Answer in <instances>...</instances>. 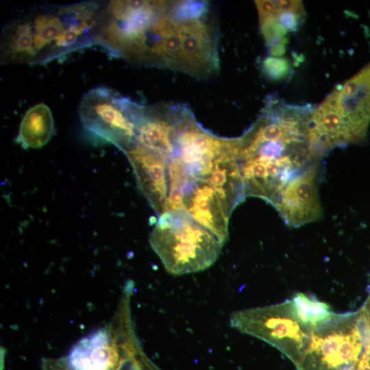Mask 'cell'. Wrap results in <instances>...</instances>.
Listing matches in <instances>:
<instances>
[{
    "label": "cell",
    "instance_id": "1",
    "mask_svg": "<svg viewBox=\"0 0 370 370\" xmlns=\"http://www.w3.org/2000/svg\"><path fill=\"white\" fill-rule=\"evenodd\" d=\"M308 114L295 110L266 111L240 138L238 160L248 196L268 203L321 158L307 138Z\"/></svg>",
    "mask_w": 370,
    "mask_h": 370
},
{
    "label": "cell",
    "instance_id": "2",
    "mask_svg": "<svg viewBox=\"0 0 370 370\" xmlns=\"http://www.w3.org/2000/svg\"><path fill=\"white\" fill-rule=\"evenodd\" d=\"M101 2L35 5L4 26L1 62L37 65L96 45Z\"/></svg>",
    "mask_w": 370,
    "mask_h": 370
},
{
    "label": "cell",
    "instance_id": "3",
    "mask_svg": "<svg viewBox=\"0 0 370 370\" xmlns=\"http://www.w3.org/2000/svg\"><path fill=\"white\" fill-rule=\"evenodd\" d=\"M178 27L169 1H116L105 18L101 45L128 62L162 67L164 42Z\"/></svg>",
    "mask_w": 370,
    "mask_h": 370
},
{
    "label": "cell",
    "instance_id": "4",
    "mask_svg": "<svg viewBox=\"0 0 370 370\" xmlns=\"http://www.w3.org/2000/svg\"><path fill=\"white\" fill-rule=\"evenodd\" d=\"M293 363L297 370H370V319L364 308L335 312L310 328Z\"/></svg>",
    "mask_w": 370,
    "mask_h": 370
},
{
    "label": "cell",
    "instance_id": "5",
    "mask_svg": "<svg viewBox=\"0 0 370 370\" xmlns=\"http://www.w3.org/2000/svg\"><path fill=\"white\" fill-rule=\"evenodd\" d=\"M149 242L165 269L173 275L203 271L217 259L222 243L184 210L158 217Z\"/></svg>",
    "mask_w": 370,
    "mask_h": 370
},
{
    "label": "cell",
    "instance_id": "6",
    "mask_svg": "<svg viewBox=\"0 0 370 370\" xmlns=\"http://www.w3.org/2000/svg\"><path fill=\"white\" fill-rule=\"evenodd\" d=\"M134 103L108 87H97L82 98L79 119L90 134L125 152L134 141Z\"/></svg>",
    "mask_w": 370,
    "mask_h": 370
},
{
    "label": "cell",
    "instance_id": "7",
    "mask_svg": "<svg viewBox=\"0 0 370 370\" xmlns=\"http://www.w3.org/2000/svg\"><path fill=\"white\" fill-rule=\"evenodd\" d=\"M230 323L241 332L277 348L291 362L302 348L309 329L296 317L291 299L234 312L230 315Z\"/></svg>",
    "mask_w": 370,
    "mask_h": 370
},
{
    "label": "cell",
    "instance_id": "8",
    "mask_svg": "<svg viewBox=\"0 0 370 370\" xmlns=\"http://www.w3.org/2000/svg\"><path fill=\"white\" fill-rule=\"evenodd\" d=\"M334 91L352 143L361 142L370 123V62Z\"/></svg>",
    "mask_w": 370,
    "mask_h": 370
},
{
    "label": "cell",
    "instance_id": "9",
    "mask_svg": "<svg viewBox=\"0 0 370 370\" xmlns=\"http://www.w3.org/2000/svg\"><path fill=\"white\" fill-rule=\"evenodd\" d=\"M317 177L318 167L306 172L283 190L274 208L288 226L300 227L321 217Z\"/></svg>",
    "mask_w": 370,
    "mask_h": 370
},
{
    "label": "cell",
    "instance_id": "10",
    "mask_svg": "<svg viewBox=\"0 0 370 370\" xmlns=\"http://www.w3.org/2000/svg\"><path fill=\"white\" fill-rule=\"evenodd\" d=\"M124 153L132 166L139 190L160 217L166 212L169 195L165 160L136 145Z\"/></svg>",
    "mask_w": 370,
    "mask_h": 370
},
{
    "label": "cell",
    "instance_id": "11",
    "mask_svg": "<svg viewBox=\"0 0 370 370\" xmlns=\"http://www.w3.org/2000/svg\"><path fill=\"white\" fill-rule=\"evenodd\" d=\"M53 134L52 112L46 104L40 103L26 111L15 140L24 149H37L45 145Z\"/></svg>",
    "mask_w": 370,
    "mask_h": 370
},
{
    "label": "cell",
    "instance_id": "12",
    "mask_svg": "<svg viewBox=\"0 0 370 370\" xmlns=\"http://www.w3.org/2000/svg\"><path fill=\"white\" fill-rule=\"evenodd\" d=\"M291 301L297 319L308 327L314 328L325 323L335 313L326 303L303 293H296Z\"/></svg>",
    "mask_w": 370,
    "mask_h": 370
},
{
    "label": "cell",
    "instance_id": "13",
    "mask_svg": "<svg viewBox=\"0 0 370 370\" xmlns=\"http://www.w3.org/2000/svg\"><path fill=\"white\" fill-rule=\"evenodd\" d=\"M91 370H160L145 353L140 352L131 357L110 362Z\"/></svg>",
    "mask_w": 370,
    "mask_h": 370
},
{
    "label": "cell",
    "instance_id": "14",
    "mask_svg": "<svg viewBox=\"0 0 370 370\" xmlns=\"http://www.w3.org/2000/svg\"><path fill=\"white\" fill-rule=\"evenodd\" d=\"M288 68V61L283 58H268L263 62L265 73L273 79L282 77Z\"/></svg>",
    "mask_w": 370,
    "mask_h": 370
},
{
    "label": "cell",
    "instance_id": "15",
    "mask_svg": "<svg viewBox=\"0 0 370 370\" xmlns=\"http://www.w3.org/2000/svg\"><path fill=\"white\" fill-rule=\"evenodd\" d=\"M300 16L299 14L288 12H281L274 15L276 21L285 29L288 31H295L297 29L300 21Z\"/></svg>",
    "mask_w": 370,
    "mask_h": 370
},
{
    "label": "cell",
    "instance_id": "16",
    "mask_svg": "<svg viewBox=\"0 0 370 370\" xmlns=\"http://www.w3.org/2000/svg\"><path fill=\"white\" fill-rule=\"evenodd\" d=\"M276 14L281 12H293L301 15L304 12V9L300 1H274Z\"/></svg>",
    "mask_w": 370,
    "mask_h": 370
},
{
    "label": "cell",
    "instance_id": "17",
    "mask_svg": "<svg viewBox=\"0 0 370 370\" xmlns=\"http://www.w3.org/2000/svg\"><path fill=\"white\" fill-rule=\"evenodd\" d=\"M260 23L276 14L274 1H256Z\"/></svg>",
    "mask_w": 370,
    "mask_h": 370
}]
</instances>
